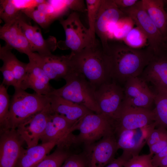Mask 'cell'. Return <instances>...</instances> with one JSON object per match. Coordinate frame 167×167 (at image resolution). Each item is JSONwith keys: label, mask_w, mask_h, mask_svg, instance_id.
I'll return each mask as SVG.
<instances>
[{"label": "cell", "mask_w": 167, "mask_h": 167, "mask_svg": "<svg viewBox=\"0 0 167 167\" xmlns=\"http://www.w3.org/2000/svg\"><path fill=\"white\" fill-rule=\"evenodd\" d=\"M104 50L109 58L112 80L121 86L129 79L139 76L154 55L148 47L136 49L120 42H109Z\"/></svg>", "instance_id": "cell-1"}, {"label": "cell", "mask_w": 167, "mask_h": 167, "mask_svg": "<svg viewBox=\"0 0 167 167\" xmlns=\"http://www.w3.org/2000/svg\"><path fill=\"white\" fill-rule=\"evenodd\" d=\"M70 54L76 70L85 77L95 89L112 80L108 56L97 40L95 43Z\"/></svg>", "instance_id": "cell-2"}, {"label": "cell", "mask_w": 167, "mask_h": 167, "mask_svg": "<svg viewBox=\"0 0 167 167\" xmlns=\"http://www.w3.org/2000/svg\"><path fill=\"white\" fill-rule=\"evenodd\" d=\"M66 84L53 88L48 95H54L82 105L96 113H101L95 96V89L85 77L78 71L67 76Z\"/></svg>", "instance_id": "cell-3"}, {"label": "cell", "mask_w": 167, "mask_h": 167, "mask_svg": "<svg viewBox=\"0 0 167 167\" xmlns=\"http://www.w3.org/2000/svg\"><path fill=\"white\" fill-rule=\"evenodd\" d=\"M10 101L9 127L16 129L24 121L42 110L50 103L49 96L30 93L20 88H15Z\"/></svg>", "instance_id": "cell-4"}, {"label": "cell", "mask_w": 167, "mask_h": 167, "mask_svg": "<svg viewBox=\"0 0 167 167\" xmlns=\"http://www.w3.org/2000/svg\"><path fill=\"white\" fill-rule=\"evenodd\" d=\"M121 10L145 35L147 47L154 55L167 52V40L143 8L141 0L131 7Z\"/></svg>", "instance_id": "cell-5"}, {"label": "cell", "mask_w": 167, "mask_h": 167, "mask_svg": "<svg viewBox=\"0 0 167 167\" xmlns=\"http://www.w3.org/2000/svg\"><path fill=\"white\" fill-rule=\"evenodd\" d=\"M79 134L76 136V143L87 147L102 138L115 135V129L111 121L101 113H92L79 119L75 125Z\"/></svg>", "instance_id": "cell-6"}, {"label": "cell", "mask_w": 167, "mask_h": 167, "mask_svg": "<svg viewBox=\"0 0 167 167\" xmlns=\"http://www.w3.org/2000/svg\"><path fill=\"white\" fill-rule=\"evenodd\" d=\"M95 96L101 113L107 117L114 126L124 101L123 87L112 80L96 89Z\"/></svg>", "instance_id": "cell-7"}, {"label": "cell", "mask_w": 167, "mask_h": 167, "mask_svg": "<svg viewBox=\"0 0 167 167\" xmlns=\"http://www.w3.org/2000/svg\"><path fill=\"white\" fill-rule=\"evenodd\" d=\"M59 21L65 32L64 44L71 52H79L96 42L93 40L88 28L83 24L77 12L74 11L66 19L61 18Z\"/></svg>", "instance_id": "cell-8"}, {"label": "cell", "mask_w": 167, "mask_h": 167, "mask_svg": "<svg viewBox=\"0 0 167 167\" xmlns=\"http://www.w3.org/2000/svg\"><path fill=\"white\" fill-rule=\"evenodd\" d=\"M156 126L155 122L147 126L134 130L116 131L118 149L122 150L121 156L128 161L138 155L144 145L152 131Z\"/></svg>", "instance_id": "cell-9"}, {"label": "cell", "mask_w": 167, "mask_h": 167, "mask_svg": "<svg viewBox=\"0 0 167 167\" xmlns=\"http://www.w3.org/2000/svg\"><path fill=\"white\" fill-rule=\"evenodd\" d=\"M153 110L132 106L124 103L114 122L115 132L120 130H134L155 122Z\"/></svg>", "instance_id": "cell-10"}, {"label": "cell", "mask_w": 167, "mask_h": 167, "mask_svg": "<svg viewBox=\"0 0 167 167\" xmlns=\"http://www.w3.org/2000/svg\"><path fill=\"white\" fill-rule=\"evenodd\" d=\"M125 15L113 0H101L96 15L95 31L100 39L103 49L108 46L109 30L121 18Z\"/></svg>", "instance_id": "cell-11"}, {"label": "cell", "mask_w": 167, "mask_h": 167, "mask_svg": "<svg viewBox=\"0 0 167 167\" xmlns=\"http://www.w3.org/2000/svg\"><path fill=\"white\" fill-rule=\"evenodd\" d=\"M53 112L49 103L41 111L30 117L16 127L17 132L26 143L28 148L38 145L49 116Z\"/></svg>", "instance_id": "cell-12"}, {"label": "cell", "mask_w": 167, "mask_h": 167, "mask_svg": "<svg viewBox=\"0 0 167 167\" xmlns=\"http://www.w3.org/2000/svg\"><path fill=\"white\" fill-rule=\"evenodd\" d=\"M33 60L42 67L50 80L64 79L77 71L71 54L60 56L52 54L41 56L36 53Z\"/></svg>", "instance_id": "cell-13"}, {"label": "cell", "mask_w": 167, "mask_h": 167, "mask_svg": "<svg viewBox=\"0 0 167 167\" xmlns=\"http://www.w3.org/2000/svg\"><path fill=\"white\" fill-rule=\"evenodd\" d=\"M123 88L125 103L135 107L150 109L154 103L155 93L140 77L129 79Z\"/></svg>", "instance_id": "cell-14"}, {"label": "cell", "mask_w": 167, "mask_h": 167, "mask_svg": "<svg viewBox=\"0 0 167 167\" xmlns=\"http://www.w3.org/2000/svg\"><path fill=\"white\" fill-rule=\"evenodd\" d=\"M0 167H15L24 142L15 129L1 130Z\"/></svg>", "instance_id": "cell-15"}, {"label": "cell", "mask_w": 167, "mask_h": 167, "mask_svg": "<svg viewBox=\"0 0 167 167\" xmlns=\"http://www.w3.org/2000/svg\"><path fill=\"white\" fill-rule=\"evenodd\" d=\"M87 147L89 149L85 154L87 167H105L115 159L118 150L115 135L105 137Z\"/></svg>", "instance_id": "cell-16"}, {"label": "cell", "mask_w": 167, "mask_h": 167, "mask_svg": "<svg viewBox=\"0 0 167 167\" xmlns=\"http://www.w3.org/2000/svg\"><path fill=\"white\" fill-rule=\"evenodd\" d=\"M19 22L23 32L28 40L32 52L41 56L52 54L58 46L56 39L49 36L45 39L40 29L37 26H32L24 19L22 14L19 16Z\"/></svg>", "instance_id": "cell-17"}, {"label": "cell", "mask_w": 167, "mask_h": 167, "mask_svg": "<svg viewBox=\"0 0 167 167\" xmlns=\"http://www.w3.org/2000/svg\"><path fill=\"white\" fill-rule=\"evenodd\" d=\"M22 13L15 20L4 24L0 28V38L12 49L27 55L29 58L32 57L35 53L32 52L29 42L25 36L19 22Z\"/></svg>", "instance_id": "cell-18"}, {"label": "cell", "mask_w": 167, "mask_h": 167, "mask_svg": "<svg viewBox=\"0 0 167 167\" xmlns=\"http://www.w3.org/2000/svg\"><path fill=\"white\" fill-rule=\"evenodd\" d=\"M139 77L154 88L167 89V52L154 55Z\"/></svg>", "instance_id": "cell-19"}, {"label": "cell", "mask_w": 167, "mask_h": 167, "mask_svg": "<svg viewBox=\"0 0 167 167\" xmlns=\"http://www.w3.org/2000/svg\"><path fill=\"white\" fill-rule=\"evenodd\" d=\"M49 96L52 111L65 116L70 121L75 123L85 115L94 113L85 106L54 95Z\"/></svg>", "instance_id": "cell-20"}, {"label": "cell", "mask_w": 167, "mask_h": 167, "mask_svg": "<svg viewBox=\"0 0 167 167\" xmlns=\"http://www.w3.org/2000/svg\"><path fill=\"white\" fill-rule=\"evenodd\" d=\"M56 145V143L50 142L23 149L15 167H35Z\"/></svg>", "instance_id": "cell-21"}, {"label": "cell", "mask_w": 167, "mask_h": 167, "mask_svg": "<svg viewBox=\"0 0 167 167\" xmlns=\"http://www.w3.org/2000/svg\"><path fill=\"white\" fill-rule=\"evenodd\" d=\"M149 16L167 40V12L163 0H141Z\"/></svg>", "instance_id": "cell-22"}, {"label": "cell", "mask_w": 167, "mask_h": 167, "mask_svg": "<svg viewBox=\"0 0 167 167\" xmlns=\"http://www.w3.org/2000/svg\"><path fill=\"white\" fill-rule=\"evenodd\" d=\"M12 49L6 45L0 46V59L3 64L6 65L12 71L17 81L19 88L26 77L28 63L19 60L12 53Z\"/></svg>", "instance_id": "cell-23"}, {"label": "cell", "mask_w": 167, "mask_h": 167, "mask_svg": "<svg viewBox=\"0 0 167 167\" xmlns=\"http://www.w3.org/2000/svg\"><path fill=\"white\" fill-rule=\"evenodd\" d=\"M155 108L153 110L156 126L167 130V89L154 88Z\"/></svg>", "instance_id": "cell-24"}, {"label": "cell", "mask_w": 167, "mask_h": 167, "mask_svg": "<svg viewBox=\"0 0 167 167\" xmlns=\"http://www.w3.org/2000/svg\"><path fill=\"white\" fill-rule=\"evenodd\" d=\"M135 24L133 20L125 15L121 18L109 30L108 37L109 40H123Z\"/></svg>", "instance_id": "cell-25"}, {"label": "cell", "mask_w": 167, "mask_h": 167, "mask_svg": "<svg viewBox=\"0 0 167 167\" xmlns=\"http://www.w3.org/2000/svg\"><path fill=\"white\" fill-rule=\"evenodd\" d=\"M10 101L7 88L2 84L0 85V124L1 129L9 127Z\"/></svg>", "instance_id": "cell-26"}, {"label": "cell", "mask_w": 167, "mask_h": 167, "mask_svg": "<svg viewBox=\"0 0 167 167\" xmlns=\"http://www.w3.org/2000/svg\"><path fill=\"white\" fill-rule=\"evenodd\" d=\"M71 154L65 149L58 148L47 155L35 167H61Z\"/></svg>", "instance_id": "cell-27"}, {"label": "cell", "mask_w": 167, "mask_h": 167, "mask_svg": "<svg viewBox=\"0 0 167 167\" xmlns=\"http://www.w3.org/2000/svg\"><path fill=\"white\" fill-rule=\"evenodd\" d=\"M0 17L5 24L14 21L22 13L12 0H0Z\"/></svg>", "instance_id": "cell-28"}, {"label": "cell", "mask_w": 167, "mask_h": 167, "mask_svg": "<svg viewBox=\"0 0 167 167\" xmlns=\"http://www.w3.org/2000/svg\"><path fill=\"white\" fill-rule=\"evenodd\" d=\"M123 40L125 44L136 49H141L148 42L145 35L137 26L133 28Z\"/></svg>", "instance_id": "cell-29"}, {"label": "cell", "mask_w": 167, "mask_h": 167, "mask_svg": "<svg viewBox=\"0 0 167 167\" xmlns=\"http://www.w3.org/2000/svg\"><path fill=\"white\" fill-rule=\"evenodd\" d=\"M101 0H86V4L89 24V30L94 42L97 41L95 31V23L98 9Z\"/></svg>", "instance_id": "cell-30"}, {"label": "cell", "mask_w": 167, "mask_h": 167, "mask_svg": "<svg viewBox=\"0 0 167 167\" xmlns=\"http://www.w3.org/2000/svg\"><path fill=\"white\" fill-rule=\"evenodd\" d=\"M21 11L44 28H48L55 20L51 16L37 9L36 7Z\"/></svg>", "instance_id": "cell-31"}, {"label": "cell", "mask_w": 167, "mask_h": 167, "mask_svg": "<svg viewBox=\"0 0 167 167\" xmlns=\"http://www.w3.org/2000/svg\"><path fill=\"white\" fill-rule=\"evenodd\" d=\"M153 155L150 153L137 155L126 161L124 167H154L152 164Z\"/></svg>", "instance_id": "cell-32"}, {"label": "cell", "mask_w": 167, "mask_h": 167, "mask_svg": "<svg viewBox=\"0 0 167 167\" xmlns=\"http://www.w3.org/2000/svg\"><path fill=\"white\" fill-rule=\"evenodd\" d=\"M61 167H87L86 155H70L65 161Z\"/></svg>", "instance_id": "cell-33"}, {"label": "cell", "mask_w": 167, "mask_h": 167, "mask_svg": "<svg viewBox=\"0 0 167 167\" xmlns=\"http://www.w3.org/2000/svg\"><path fill=\"white\" fill-rule=\"evenodd\" d=\"M0 71L3 77L2 84L5 86H12L14 88H18L17 81L12 70L6 65L3 64Z\"/></svg>", "instance_id": "cell-34"}, {"label": "cell", "mask_w": 167, "mask_h": 167, "mask_svg": "<svg viewBox=\"0 0 167 167\" xmlns=\"http://www.w3.org/2000/svg\"><path fill=\"white\" fill-rule=\"evenodd\" d=\"M167 138V130L161 127L154 128L151 131L147 141L150 147L160 141Z\"/></svg>", "instance_id": "cell-35"}, {"label": "cell", "mask_w": 167, "mask_h": 167, "mask_svg": "<svg viewBox=\"0 0 167 167\" xmlns=\"http://www.w3.org/2000/svg\"><path fill=\"white\" fill-rule=\"evenodd\" d=\"M46 0H13L12 1L17 7L21 11L31 9L34 8Z\"/></svg>", "instance_id": "cell-36"}, {"label": "cell", "mask_w": 167, "mask_h": 167, "mask_svg": "<svg viewBox=\"0 0 167 167\" xmlns=\"http://www.w3.org/2000/svg\"><path fill=\"white\" fill-rule=\"evenodd\" d=\"M64 3L69 9L75 12H84L87 11L84 0H62Z\"/></svg>", "instance_id": "cell-37"}, {"label": "cell", "mask_w": 167, "mask_h": 167, "mask_svg": "<svg viewBox=\"0 0 167 167\" xmlns=\"http://www.w3.org/2000/svg\"><path fill=\"white\" fill-rule=\"evenodd\" d=\"M167 147V138L163 139L150 146L149 148L151 154H156Z\"/></svg>", "instance_id": "cell-38"}, {"label": "cell", "mask_w": 167, "mask_h": 167, "mask_svg": "<svg viewBox=\"0 0 167 167\" xmlns=\"http://www.w3.org/2000/svg\"><path fill=\"white\" fill-rule=\"evenodd\" d=\"M139 1L138 0H113L115 3L120 9L131 7Z\"/></svg>", "instance_id": "cell-39"}, {"label": "cell", "mask_w": 167, "mask_h": 167, "mask_svg": "<svg viewBox=\"0 0 167 167\" xmlns=\"http://www.w3.org/2000/svg\"><path fill=\"white\" fill-rule=\"evenodd\" d=\"M167 156V147L152 158V164L154 167H157L160 161Z\"/></svg>", "instance_id": "cell-40"}, {"label": "cell", "mask_w": 167, "mask_h": 167, "mask_svg": "<svg viewBox=\"0 0 167 167\" xmlns=\"http://www.w3.org/2000/svg\"><path fill=\"white\" fill-rule=\"evenodd\" d=\"M127 161L121 155L115 159L105 167H123L125 162Z\"/></svg>", "instance_id": "cell-41"}, {"label": "cell", "mask_w": 167, "mask_h": 167, "mask_svg": "<svg viewBox=\"0 0 167 167\" xmlns=\"http://www.w3.org/2000/svg\"><path fill=\"white\" fill-rule=\"evenodd\" d=\"M157 167H167V156L160 161Z\"/></svg>", "instance_id": "cell-42"}]
</instances>
